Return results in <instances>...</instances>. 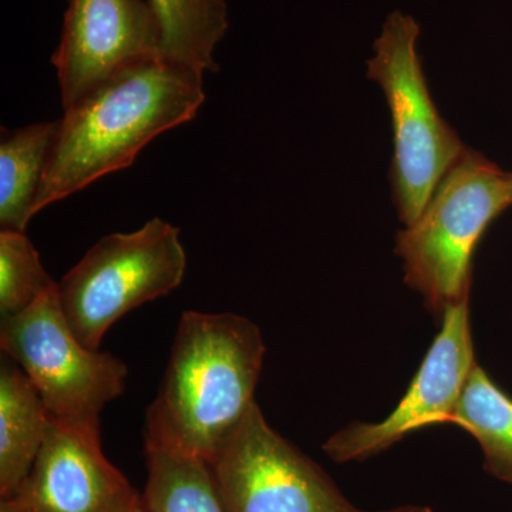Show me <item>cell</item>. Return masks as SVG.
Returning a JSON list of instances; mask_svg holds the SVG:
<instances>
[{"instance_id":"cell-1","label":"cell","mask_w":512,"mask_h":512,"mask_svg":"<svg viewBox=\"0 0 512 512\" xmlns=\"http://www.w3.org/2000/svg\"><path fill=\"white\" fill-rule=\"evenodd\" d=\"M204 73L163 56L124 67L64 109L33 214L124 170L164 131L205 101Z\"/></svg>"},{"instance_id":"cell-2","label":"cell","mask_w":512,"mask_h":512,"mask_svg":"<svg viewBox=\"0 0 512 512\" xmlns=\"http://www.w3.org/2000/svg\"><path fill=\"white\" fill-rule=\"evenodd\" d=\"M265 352L261 330L251 319L184 312L146 423L211 464L256 402Z\"/></svg>"},{"instance_id":"cell-3","label":"cell","mask_w":512,"mask_h":512,"mask_svg":"<svg viewBox=\"0 0 512 512\" xmlns=\"http://www.w3.org/2000/svg\"><path fill=\"white\" fill-rule=\"evenodd\" d=\"M512 205L508 173L467 148L429 204L397 235L404 281L434 313L470 298L471 261L488 225Z\"/></svg>"},{"instance_id":"cell-4","label":"cell","mask_w":512,"mask_h":512,"mask_svg":"<svg viewBox=\"0 0 512 512\" xmlns=\"http://www.w3.org/2000/svg\"><path fill=\"white\" fill-rule=\"evenodd\" d=\"M412 16L393 12L375 42L367 76L382 87L392 114L393 198L403 224L420 217L444 175L466 150L440 116L424 77Z\"/></svg>"},{"instance_id":"cell-5","label":"cell","mask_w":512,"mask_h":512,"mask_svg":"<svg viewBox=\"0 0 512 512\" xmlns=\"http://www.w3.org/2000/svg\"><path fill=\"white\" fill-rule=\"evenodd\" d=\"M185 269L180 229L153 218L130 234L97 241L57 284L60 306L76 338L99 350L117 320L173 292Z\"/></svg>"},{"instance_id":"cell-6","label":"cell","mask_w":512,"mask_h":512,"mask_svg":"<svg viewBox=\"0 0 512 512\" xmlns=\"http://www.w3.org/2000/svg\"><path fill=\"white\" fill-rule=\"evenodd\" d=\"M0 348L22 367L60 423L100 433L101 412L126 390L127 366L76 338L57 285L25 311L2 319Z\"/></svg>"},{"instance_id":"cell-7","label":"cell","mask_w":512,"mask_h":512,"mask_svg":"<svg viewBox=\"0 0 512 512\" xmlns=\"http://www.w3.org/2000/svg\"><path fill=\"white\" fill-rule=\"evenodd\" d=\"M210 466L227 512H363L269 426L256 402Z\"/></svg>"},{"instance_id":"cell-8","label":"cell","mask_w":512,"mask_h":512,"mask_svg":"<svg viewBox=\"0 0 512 512\" xmlns=\"http://www.w3.org/2000/svg\"><path fill=\"white\" fill-rule=\"evenodd\" d=\"M468 299L443 312L439 335L393 412L379 423H352L333 434L323 444L330 460H366L413 431L450 423L468 376L477 365Z\"/></svg>"},{"instance_id":"cell-9","label":"cell","mask_w":512,"mask_h":512,"mask_svg":"<svg viewBox=\"0 0 512 512\" xmlns=\"http://www.w3.org/2000/svg\"><path fill=\"white\" fill-rule=\"evenodd\" d=\"M163 32L148 0H69L52 62L63 109L130 64L161 56Z\"/></svg>"},{"instance_id":"cell-10","label":"cell","mask_w":512,"mask_h":512,"mask_svg":"<svg viewBox=\"0 0 512 512\" xmlns=\"http://www.w3.org/2000/svg\"><path fill=\"white\" fill-rule=\"evenodd\" d=\"M10 498L26 512H130L140 503L104 456L100 433L52 417L32 471Z\"/></svg>"},{"instance_id":"cell-11","label":"cell","mask_w":512,"mask_h":512,"mask_svg":"<svg viewBox=\"0 0 512 512\" xmlns=\"http://www.w3.org/2000/svg\"><path fill=\"white\" fill-rule=\"evenodd\" d=\"M50 414L22 367L0 357V494L10 498L28 478L45 441Z\"/></svg>"},{"instance_id":"cell-12","label":"cell","mask_w":512,"mask_h":512,"mask_svg":"<svg viewBox=\"0 0 512 512\" xmlns=\"http://www.w3.org/2000/svg\"><path fill=\"white\" fill-rule=\"evenodd\" d=\"M148 481L146 512H227L207 461L175 446L156 427H144Z\"/></svg>"},{"instance_id":"cell-13","label":"cell","mask_w":512,"mask_h":512,"mask_svg":"<svg viewBox=\"0 0 512 512\" xmlns=\"http://www.w3.org/2000/svg\"><path fill=\"white\" fill-rule=\"evenodd\" d=\"M59 121L9 131L0 143V227L25 232L45 175Z\"/></svg>"},{"instance_id":"cell-14","label":"cell","mask_w":512,"mask_h":512,"mask_svg":"<svg viewBox=\"0 0 512 512\" xmlns=\"http://www.w3.org/2000/svg\"><path fill=\"white\" fill-rule=\"evenodd\" d=\"M163 32L161 56L198 72H217L214 53L228 30L225 0H148Z\"/></svg>"},{"instance_id":"cell-15","label":"cell","mask_w":512,"mask_h":512,"mask_svg":"<svg viewBox=\"0 0 512 512\" xmlns=\"http://www.w3.org/2000/svg\"><path fill=\"white\" fill-rule=\"evenodd\" d=\"M450 423L478 441L485 470L512 485V397L480 366L468 376Z\"/></svg>"},{"instance_id":"cell-16","label":"cell","mask_w":512,"mask_h":512,"mask_svg":"<svg viewBox=\"0 0 512 512\" xmlns=\"http://www.w3.org/2000/svg\"><path fill=\"white\" fill-rule=\"evenodd\" d=\"M56 282L47 274L25 232H0V313L3 318L18 315L42 298Z\"/></svg>"},{"instance_id":"cell-17","label":"cell","mask_w":512,"mask_h":512,"mask_svg":"<svg viewBox=\"0 0 512 512\" xmlns=\"http://www.w3.org/2000/svg\"><path fill=\"white\" fill-rule=\"evenodd\" d=\"M0 512H26L13 498H3Z\"/></svg>"},{"instance_id":"cell-18","label":"cell","mask_w":512,"mask_h":512,"mask_svg":"<svg viewBox=\"0 0 512 512\" xmlns=\"http://www.w3.org/2000/svg\"><path fill=\"white\" fill-rule=\"evenodd\" d=\"M384 512H431V510L429 507H423V505H403V507Z\"/></svg>"},{"instance_id":"cell-19","label":"cell","mask_w":512,"mask_h":512,"mask_svg":"<svg viewBox=\"0 0 512 512\" xmlns=\"http://www.w3.org/2000/svg\"><path fill=\"white\" fill-rule=\"evenodd\" d=\"M130 512H146V510H144L143 501L140 500V503H138Z\"/></svg>"},{"instance_id":"cell-20","label":"cell","mask_w":512,"mask_h":512,"mask_svg":"<svg viewBox=\"0 0 512 512\" xmlns=\"http://www.w3.org/2000/svg\"><path fill=\"white\" fill-rule=\"evenodd\" d=\"M508 185H510V194L512 198V173H508Z\"/></svg>"}]
</instances>
